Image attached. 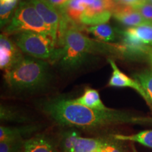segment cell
Instances as JSON below:
<instances>
[{
	"label": "cell",
	"mask_w": 152,
	"mask_h": 152,
	"mask_svg": "<svg viewBox=\"0 0 152 152\" xmlns=\"http://www.w3.org/2000/svg\"><path fill=\"white\" fill-rule=\"evenodd\" d=\"M43 111L58 125L85 129H96L123 123H134L141 118L126 112L111 109H94L76 103L73 99L57 97L43 104Z\"/></svg>",
	"instance_id": "1"
},
{
	"label": "cell",
	"mask_w": 152,
	"mask_h": 152,
	"mask_svg": "<svg viewBox=\"0 0 152 152\" xmlns=\"http://www.w3.org/2000/svg\"><path fill=\"white\" fill-rule=\"evenodd\" d=\"M4 77L9 87L14 90H37L48 83L49 66L45 60L23 57L14 67L4 71Z\"/></svg>",
	"instance_id": "2"
},
{
	"label": "cell",
	"mask_w": 152,
	"mask_h": 152,
	"mask_svg": "<svg viewBox=\"0 0 152 152\" xmlns=\"http://www.w3.org/2000/svg\"><path fill=\"white\" fill-rule=\"evenodd\" d=\"M61 37L64 45L58 61L61 68L68 71L81 66L97 45L74 26H68Z\"/></svg>",
	"instance_id": "3"
},
{
	"label": "cell",
	"mask_w": 152,
	"mask_h": 152,
	"mask_svg": "<svg viewBox=\"0 0 152 152\" xmlns=\"http://www.w3.org/2000/svg\"><path fill=\"white\" fill-rule=\"evenodd\" d=\"M16 45L22 52L33 58L53 61H58L59 58L61 48L56 49L52 37L45 34L23 32L16 37Z\"/></svg>",
	"instance_id": "4"
},
{
	"label": "cell",
	"mask_w": 152,
	"mask_h": 152,
	"mask_svg": "<svg viewBox=\"0 0 152 152\" xmlns=\"http://www.w3.org/2000/svg\"><path fill=\"white\" fill-rule=\"evenodd\" d=\"M26 31L37 32L50 36L49 28L29 0L22 1L19 4L10 23L6 28V33L10 34Z\"/></svg>",
	"instance_id": "5"
},
{
	"label": "cell",
	"mask_w": 152,
	"mask_h": 152,
	"mask_svg": "<svg viewBox=\"0 0 152 152\" xmlns=\"http://www.w3.org/2000/svg\"><path fill=\"white\" fill-rule=\"evenodd\" d=\"M34 5L37 12L49 28L50 36L54 42H56L59 28L61 15L58 9L49 3L47 0H29Z\"/></svg>",
	"instance_id": "6"
},
{
	"label": "cell",
	"mask_w": 152,
	"mask_h": 152,
	"mask_svg": "<svg viewBox=\"0 0 152 152\" xmlns=\"http://www.w3.org/2000/svg\"><path fill=\"white\" fill-rule=\"evenodd\" d=\"M5 35L0 36V68L7 71L23 58L21 51Z\"/></svg>",
	"instance_id": "7"
},
{
	"label": "cell",
	"mask_w": 152,
	"mask_h": 152,
	"mask_svg": "<svg viewBox=\"0 0 152 152\" xmlns=\"http://www.w3.org/2000/svg\"><path fill=\"white\" fill-rule=\"evenodd\" d=\"M109 62L111 66L112 70H113L112 75L110 77L109 84H108L109 86L115 87H130V88L134 89L144 98L146 102L150 106H151L145 91L142 88V85L139 83V82L130 78L128 75L123 73L122 71H120L116 64L112 59H109Z\"/></svg>",
	"instance_id": "8"
},
{
	"label": "cell",
	"mask_w": 152,
	"mask_h": 152,
	"mask_svg": "<svg viewBox=\"0 0 152 152\" xmlns=\"http://www.w3.org/2000/svg\"><path fill=\"white\" fill-rule=\"evenodd\" d=\"M112 16L118 21L130 28L149 23L134 7L123 4H115L112 11Z\"/></svg>",
	"instance_id": "9"
},
{
	"label": "cell",
	"mask_w": 152,
	"mask_h": 152,
	"mask_svg": "<svg viewBox=\"0 0 152 152\" xmlns=\"http://www.w3.org/2000/svg\"><path fill=\"white\" fill-rule=\"evenodd\" d=\"M123 43L118 46V50L127 56H140L146 54H150L152 48L146 45L137 37L128 31L123 33Z\"/></svg>",
	"instance_id": "10"
},
{
	"label": "cell",
	"mask_w": 152,
	"mask_h": 152,
	"mask_svg": "<svg viewBox=\"0 0 152 152\" xmlns=\"http://www.w3.org/2000/svg\"><path fill=\"white\" fill-rule=\"evenodd\" d=\"M37 125H26L19 127H0V142L13 140H23L24 137L32 134L37 130Z\"/></svg>",
	"instance_id": "11"
},
{
	"label": "cell",
	"mask_w": 152,
	"mask_h": 152,
	"mask_svg": "<svg viewBox=\"0 0 152 152\" xmlns=\"http://www.w3.org/2000/svg\"><path fill=\"white\" fill-rule=\"evenodd\" d=\"M24 152H57L52 142L46 137L35 136L25 141Z\"/></svg>",
	"instance_id": "12"
},
{
	"label": "cell",
	"mask_w": 152,
	"mask_h": 152,
	"mask_svg": "<svg viewBox=\"0 0 152 152\" xmlns=\"http://www.w3.org/2000/svg\"><path fill=\"white\" fill-rule=\"evenodd\" d=\"M73 100L76 103L87 106L90 109L100 110L108 109V107H106L102 102L99 92L94 89H86L82 96Z\"/></svg>",
	"instance_id": "13"
},
{
	"label": "cell",
	"mask_w": 152,
	"mask_h": 152,
	"mask_svg": "<svg viewBox=\"0 0 152 152\" xmlns=\"http://www.w3.org/2000/svg\"><path fill=\"white\" fill-rule=\"evenodd\" d=\"M86 9L83 0H68L66 5L60 9L73 23H80V18Z\"/></svg>",
	"instance_id": "14"
},
{
	"label": "cell",
	"mask_w": 152,
	"mask_h": 152,
	"mask_svg": "<svg viewBox=\"0 0 152 152\" xmlns=\"http://www.w3.org/2000/svg\"><path fill=\"white\" fill-rule=\"evenodd\" d=\"M87 31L94 35L96 39L106 42H113L115 39V30L109 24L103 23L90 26L87 28Z\"/></svg>",
	"instance_id": "15"
},
{
	"label": "cell",
	"mask_w": 152,
	"mask_h": 152,
	"mask_svg": "<svg viewBox=\"0 0 152 152\" xmlns=\"http://www.w3.org/2000/svg\"><path fill=\"white\" fill-rule=\"evenodd\" d=\"M106 142L104 139L79 137L75 142L73 152H94Z\"/></svg>",
	"instance_id": "16"
},
{
	"label": "cell",
	"mask_w": 152,
	"mask_h": 152,
	"mask_svg": "<svg viewBox=\"0 0 152 152\" xmlns=\"http://www.w3.org/2000/svg\"><path fill=\"white\" fill-rule=\"evenodd\" d=\"M114 140L118 141H130L138 142V143L152 148V130H146L138 132L137 134L125 135V134H116L112 136Z\"/></svg>",
	"instance_id": "17"
},
{
	"label": "cell",
	"mask_w": 152,
	"mask_h": 152,
	"mask_svg": "<svg viewBox=\"0 0 152 152\" xmlns=\"http://www.w3.org/2000/svg\"><path fill=\"white\" fill-rule=\"evenodd\" d=\"M127 31L138 38L146 45H152V24L148 23L129 28Z\"/></svg>",
	"instance_id": "18"
},
{
	"label": "cell",
	"mask_w": 152,
	"mask_h": 152,
	"mask_svg": "<svg viewBox=\"0 0 152 152\" xmlns=\"http://www.w3.org/2000/svg\"><path fill=\"white\" fill-rule=\"evenodd\" d=\"M111 16V11H105L100 14H83L80 18V23L85 25H91V26L106 23Z\"/></svg>",
	"instance_id": "19"
},
{
	"label": "cell",
	"mask_w": 152,
	"mask_h": 152,
	"mask_svg": "<svg viewBox=\"0 0 152 152\" xmlns=\"http://www.w3.org/2000/svg\"><path fill=\"white\" fill-rule=\"evenodd\" d=\"M149 57L152 65V52L150 53ZM136 80L138 81L139 83L142 85L152 106V71H146L138 74L137 75Z\"/></svg>",
	"instance_id": "20"
},
{
	"label": "cell",
	"mask_w": 152,
	"mask_h": 152,
	"mask_svg": "<svg viewBox=\"0 0 152 152\" xmlns=\"http://www.w3.org/2000/svg\"><path fill=\"white\" fill-rule=\"evenodd\" d=\"M79 134L75 130H68L62 135L61 146L64 152H73L75 142L79 137Z\"/></svg>",
	"instance_id": "21"
},
{
	"label": "cell",
	"mask_w": 152,
	"mask_h": 152,
	"mask_svg": "<svg viewBox=\"0 0 152 152\" xmlns=\"http://www.w3.org/2000/svg\"><path fill=\"white\" fill-rule=\"evenodd\" d=\"M18 0L9 1V2H0V19H1V26L8 22L10 16L14 9L16 7Z\"/></svg>",
	"instance_id": "22"
},
{
	"label": "cell",
	"mask_w": 152,
	"mask_h": 152,
	"mask_svg": "<svg viewBox=\"0 0 152 152\" xmlns=\"http://www.w3.org/2000/svg\"><path fill=\"white\" fill-rule=\"evenodd\" d=\"M23 140H13L0 142V152H18L23 148Z\"/></svg>",
	"instance_id": "23"
},
{
	"label": "cell",
	"mask_w": 152,
	"mask_h": 152,
	"mask_svg": "<svg viewBox=\"0 0 152 152\" xmlns=\"http://www.w3.org/2000/svg\"><path fill=\"white\" fill-rule=\"evenodd\" d=\"M0 115H1V120L3 121H18V122L26 121V118H24L18 111L11 109L10 108L7 106H1Z\"/></svg>",
	"instance_id": "24"
},
{
	"label": "cell",
	"mask_w": 152,
	"mask_h": 152,
	"mask_svg": "<svg viewBox=\"0 0 152 152\" xmlns=\"http://www.w3.org/2000/svg\"><path fill=\"white\" fill-rule=\"evenodd\" d=\"M134 8L148 23L152 24V4L149 1H142Z\"/></svg>",
	"instance_id": "25"
},
{
	"label": "cell",
	"mask_w": 152,
	"mask_h": 152,
	"mask_svg": "<svg viewBox=\"0 0 152 152\" xmlns=\"http://www.w3.org/2000/svg\"><path fill=\"white\" fill-rule=\"evenodd\" d=\"M104 152H123L121 147L109 141H106L104 146Z\"/></svg>",
	"instance_id": "26"
},
{
	"label": "cell",
	"mask_w": 152,
	"mask_h": 152,
	"mask_svg": "<svg viewBox=\"0 0 152 152\" xmlns=\"http://www.w3.org/2000/svg\"><path fill=\"white\" fill-rule=\"evenodd\" d=\"M113 1L118 4H123L131 6L133 7H136L140 3H142V1H144L142 0H113Z\"/></svg>",
	"instance_id": "27"
},
{
	"label": "cell",
	"mask_w": 152,
	"mask_h": 152,
	"mask_svg": "<svg viewBox=\"0 0 152 152\" xmlns=\"http://www.w3.org/2000/svg\"><path fill=\"white\" fill-rule=\"evenodd\" d=\"M47 1L49 3L52 4L56 9L60 10L61 9H62L66 5V4L68 2V0H47Z\"/></svg>",
	"instance_id": "28"
},
{
	"label": "cell",
	"mask_w": 152,
	"mask_h": 152,
	"mask_svg": "<svg viewBox=\"0 0 152 152\" xmlns=\"http://www.w3.org/2000/svg\"><path fill=\"white\" fill-rule=\"evenodd\" d=\"M106 141H107V140H106ZM105 142V143H106ZM105 143H104V144H105ZM104 144H103V145L102 146V147H99V149H97L96 150V151H95L94 152H104Z\"/></svg>",
	"instance_id": "29"
},
{
	"label": "cell",
	"mask_w": 152,
	"mask_h": 152,
	"mask_svg": "<svg viewBox=\"0 0 152 152\" xmlns=\"http://www.w3.org/2000/svg\"><path fill=\"white\" fill-rule=\"evenodd\" d=\"M15 1V0H0V2H9V1Z\"/></svg>",
	"instance_id": "30"
},
{
	"label": "cell",
	"mask_w": 152,
	"mask_h": 152,
	"mask_svg": "<svg viewBox=\"0 0 152 152\" xmlns=\"http://www.w3.org/2000/svg\"><path fill=\"white\" fill-rule=\"evenodd\" d=\"M149 1V2H150V3H151V4H152V0H149V1Z\"/></svg>",
	"instance_id": "31"
},
{
	"label": "cell",
	"mask_w": 152,
	"mask_h": 152,
	"mask_svg": "<svg viewBox=\"0 0 152 152\" xmlns=\"http://www.w3.org/2000/svg\"><path fill=\"white\" fill-rule=\"evenodd\" d=\"M142 1H149V0H142Z\"/></svg>",
	"instance_id": "32"
}]
</instances>
